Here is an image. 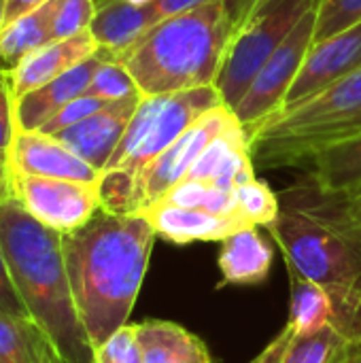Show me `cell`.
<instances>
[{
  "mask_svg": "<svg viewBox=\"0 0 361 363\" xmlns=\"http://www.w3.org/2000/svg\"><path fill=\"white\" fill-rule=\"evenodd\" d=\"M155 238L140 213L104 208L77 232L62 236L74 306L94 349L128 325Z\"/></svg>",
  "mask_w": 361,
  "mask_h": 363,
  "instance_id": "cell-1",
  "label": "cell"
},
{
  "mask_svg": "<svg viewBox=\"0 0 361 363\" xmlns=\"http://www.w3.org/2000/svg\"><path fill=\"white\" fill-rule=\"evenodd\" d=\"M0 249L28 315L64 363H91L94 347L79 319L62 234L36 221L15 198L0 206Z\"/></svg>",
  "mask_w": 361,
  "mask_h": 363,
  "instance_id": "cell-2",
  "label": "cell"
},
{
  "mask_svg": "<svg viewBox=\"0 0 361 363\" xmlns=\"http://www.w3.org/2000/svg\"><path fill=\"white\" fill-rule=\"evenodd\" d=\"M236 19L228 2H213L147 30L117 62L134 77L143 96L215 85Z\"/></svg>",
  "mask_w": 361,
  "mask_h": 363,
  "instance_id": "cell-3",
  "label": "cell"
},
{
  "mask_svg": "<svg viewBox=\"0 0 361 363\" xmlns=\"http://www.w3.org/2000/svg\"><path fill=\"white\" fill-rule=\"evenodd\" d=\"M279 198L281 213L266 230L277 240L287 270L323 285L338 304L340 328L361 340V236Z\"/></svg>",
  "mask_w": 361,
  "mask_h": 363,
  "instance_id": "cell-4",
  "label": "cell"
},
{
  "mask_svg": "<svg viewBox=\"0 0 361 363\" xmlns=\"http://www.w3.org/2000/svg\"><path fill=\"white\" fill-rule=\"evenodd\" d=\"M255 168L304 166L317 153L361 136V70L311 100L283 108L249 134Z\"/></svg>",
  "mask_w": 361,
  "mask_h": 363,
  "instance_id": "cell-5",
  "label": "cell"
},
{
  "mask_svg": "<svg viewBox=\"0 0 361 363\" xmlns=\"http://www.w3.org/2000/svg\"><path fill=\"white\" fill-rule=\"evenodd\" d=\"M221 104L223 100L215 85L143 96L115 153L102 170V208L109 213H130L132 189L140 172L191 123Z\"/></svg>",
  "mask_w": 361,
  "mask_h": 363,
  "instance_id": "cell-6",
  "label": "cell"
},
{
  "mask_svg": "<svg viewBox=\"0 0 361 363\" xmlns=\"http://www.w3.org/2000/svg\"><path fill=\"white\" fill-rule=\"evenodd\" d=\"M317 0H268L247 11L234 28L215 87L228 108L240 102L255 74Z\"/></svg>",
  "mask_w": 361,
  "mask_h": 363,
  "instance_id": "cell-7",
  "label": "cell"
},
{
  "mask_svg": "<svg viewBox=\"0 0 361 363\" xmlns=\"http://www.w3.org/2000/svg\"><path fill=\"white\" fill-rule=\"evenodd\" d=\"M315 26L317 4L302 15V19L294 26L281 47L255 74L240 102L234 106V115L243 123L247 134L283 108L285 96L302 68L306 53L315 43Z\"/></svg>",
  "mask_w": 361,
  "mask_h": 363,
  "instance_id": "cell-8",
  "label": "cell"
},
{
  "mask_svg": "<svg viewBox=\"0 0 361 363\" xmlns=\"http://www.w3.org/2000/svg\"><path fill=\"white\" fill-rule=\"evenodd\" d=\"M13 198L43 225L57 234L83 228L100 208V183L32 177L11 170Z\"/></svg>",
  "mask_w": 361,
  "mask_h": 363,
  "instance_id": "cell-9",
  "label": "cell"
},
{
  "mask_svg": "<svg viewBox=\"0 0 361 363\" xmlns=\"http://www.w3.org/2000/svg\"><path fill=\"white\" fill-rule=\"evenodd\" d=\"M236 119L226 104L211 108L196 123H191L160 157H155L136 179L130 200V213H140L153 202L162 200L196 164L202 151Z\"/></svg>",
  "mask_w": 361,
  "mask_h": 363,
  "instance_id": "cell-10",
  "label": "cell"
},
{
  "mask_svg": "<svg viewBox=\"0 0 361 363\" xmlns=\"http://www.w3.org/2000/svg\"><path fill=\"white\" fill-rule=\"evenodd\" d=\"M357 70H361V21L326 40L313 43L296 81L285 96L283 108L311 100Z\"/></svg>",
  "mask_w": 361,
  "mask_h": 363,
  "instance_id": "cell-11",
  "label": "cell"
},
{
  "mask_svg": "<svg viewBox=\"0 0 361 363\" xmlns=\"http://www.w3.org/2000/svg\"><path fill=\"white\" fill-rule=\"evenodd\" d=\"M140 215L151 223L160 238L179 247L189 242H221L238 230L255 228L238 215H219L164 200L143 208Z\"/></svg>",
  "mask_w": 361,
  "mask_h": 363,
  "instance_id": "cell-12",
  "label": "cell"
},
{
  "mask_svg": "<svg viewBox=\"0 0 361 363\" xmlns=\"http://www.w3.org/2000/svg\"><path fill=\"white\" fill-rule=\"evenodd\" d=\"M11 170L32 174V177H49V179H68L83 183H100L102 172L74 155L66 145H62L55 136H47L43 132H21L17 130L11 149H9Z\"/></svg>",
  "mask_w": 361,
  "mask_h": 363,
  "instance_id": "cell-13",
  "label": "cell"
},
{
  "mask_svg": "<svg viewBox=\"0 0 361 363\" xmlns=\"http://www.w3.org/2000/svg\"><path fill=\"white\" fill-rule=\"evenodd\" d=\"M140 98L143 96L111 102L98 113H94L91 117L83 119L81 123L57 132L55 138L62 145H66L74 155H79L83 162H87L89 166L102 172L111 155L115 153Z\"/></svg>",
  "mask_w": 361,
  "mask_h": 363,
  "instance_id": "cell-14",
  "label": "cell"
},
{
  "mask_svg": "<svg viewBox=\"0 0 361 363\" xmlns=\"http://www.w3.org/2000/svg\"><path fill=\"white\" fill-rule=\"evenodd\" d=\"M98 53V45L94 36L87 32L77 34L72 38L64 40H53L36 51H32L28 57L19 62V66L9 72L11 77V89L15 96V102L26 96L28 91H34L49 81L57 79L66 70L74 68L83 60L91 57Z\"/></svg>",
  "mask_w": 361,
  "mask_h": 363,
  "instance_id": "cell-15",
  "label": "cell"
},
{
  "mask_svg": "<svg viewBox=\"0 0 361 363\" xmlns=\"http://www.w3.org/2000/svg\"><path fill=\"white\" fill-rule=\"evenodd\" d=\"M102 57L96 53L74 68L66 70L57 79L49 81L47 85L28 91L15 102V121L17 130L21 132H36L40 130L60 108H64L74 98L83 96L89 87V81L100 66Z\"/></svg>",
  "mask_w": 361,
  "mask_h": 363,
  "instance_id": "cell-16",
  "label": "cell"
},
{
  "mask_svg": "<svg viewBox=\"0 0 361 363\" xmlns=\"http://www.w3.org/2000/svg\"><path fill=\"white\" fill-rule=\"evenodd\" d=\"M151 2L136 4L130 0H100L89 26V34L98 45L102 60H117L147 30L157 23Z\"/></svg>",
  "mask_w": 361,
  "mask_h": 363,
  "instance_id": "cell-17",
  "label": "cell"
},
{
  "mask_svg": "<svg viewBox=\"0 0 361 363\" xmlns=\"http://www.w3.org/2000/svg\"><path fill=\"white\" fill-rule=\"evenodd\" d=\"M217 266L221 283L226 285H260L268 279L272 266V247L257 232V228H245L221 240Z\"/></svg>",
  "mask_w": 361,
  "mask_h": 363,
  "instance_id": "cell-18",
  "label": "cell"
},
{
  "mask_svg": "<svg viewBox=\"0 0 361 363\" xmlns=\"http://www.w3.org/2000/svg\"><path fill=\"white\" fill-rule=\"evenodd\" d=\"M134 325L145 363H213L206 345L179 323L147 319Z\"/></svg>",
  "mask_w": 361,
  "mask_h": 363,
  "instance_id": "cell-19",
  "label": "cell"
},
{
  "mask_svg": "<svg viewBox=\"0 0 361 363\" xmlns=\"http://www.w3.org/2000/svg\"><path fill=\"white\" fill-rule=\"evenodd\" d=\"M306 183L328 196H347L361 187V136L330 147L309 160Z\"/></svg>",
  "mask_w": 361,
  "mask_h": 363,
  "instance_id": "cell-20",
  "label": "cell"
},
{
  "mask_svg": "<svg viewBox=\"0 0 361 363\" xmlns=\"http://www.w3.org/2000/svg\"><path fill=\"white\" fill-rule=\"evenodd\" d=\"M289 319L298 336L315 334L332 323L340 328V313L334 296L319 283L289 272Z\"/></svg>",
  "mask_w": 361,
  "mask_h": 363,
  "instance_id": "cell-21",
  "label": "cell"
},
{
  "mask_svg": "<svg viewBox=\"0 0 361 363\" xmlns=\"http://www.w3.org/2000/svg\"><path fill=\"white\" fill-rule=\"evenodd\" d=\"M0 363L64 362L34 319L0 311Z\"/></svg>",
  "mask_w": 361,
  "mask_h": 363,
  "instance_id": "cell-22",
  "label": "cell"
},
{
  "mask_svg": "<svg viewBox=\"0 0 361 363\" xmlns=\"http://www.w3.org/2000/svg\"><path fill=\"white\" fill-rule=\"evenodd\" d=\"M51 17H53V0L28 13L26 17L13 21L0 32V70L2 72H13L19 66V62L28 57L32 51L53 43Z\"/></svg>",
  "mask_w": 361,
  "mask_h": 363,
  "instance_id": "cell-23",
  "label": "cell"
},
{
  "mask_svg": "<svg viewBox=\"0 0 361 363\" xmlns=\"http://www.w3.org/2000/svg\"><path fill=\"white\" fill-rule=\"evenodd\" d=\"M281 196L304 206L306 211L315 213L328 223L349 234L361 236V187L347 196H328L317 191L311 183L302 181L294 189H287Z\"/></svg>",
  "mask_w": 361,
  "mask_h": 363,
  "instance_id": "cell-24",
  "label": "cell"
},
{
  "mask_svg": "<svg viewBox=\"0 0 361 363\" xmlns=\"http://www.w3.org/2000/svg\"><path fill=\"white\" fill-rule=\"evenodd\" d=\"M353 342L360 340H353L343 328L332 323L315 334H306V336L296 334L281 363H332Z\"/></svg>",
  "mask_w": 361,
  "mask_h": 363,
  "instance_id": "cell-25",
  "label": "cell"
},
{
  "mask_svg": "<svg viewBox=\"0 0 361 363\" xmlns=\"http://www.w3.org/2000/svg\"><path fill=\"white\" fill-rule=\"evenodd\" d=\"M162 200L170 202V204H179V206H189V208H202V211H211V213H219V215H238V217H243L238 213V208H236L234 191H223V189L213 187V185L204 183V181L181 179Z\"/></svg>",
  "mask_w": 361,
  "mask_h": 363,
  "instance_id": "cell-26",
  "label": "cell"
},
{
  "mask_svg": "<svg viewBox=\"0 0 361 363\" xmlns=\"http://www.w3.org/2000/svg\"><path fill=\"white\" fill-rule=\"evenodd\" d=\"M236 208L251 225L268 228L281 213V198L257 177L234 189Z\"/></svg>",
  "mask_w": 361,
  "mask_h": 363,
  "instance_id": "cell-27",
  "label": "cell"
},
{
  "mask_svg": "<svg viewBox=\"0 0 361 363\" xmlns=\"http://www.w3.org/2000/svg\"><path fill=\"white\" fill-rule=\"evenodd\" d=\"M85 94L96 96L104 102H119V100H128L134 96H143L130 70L117 60L100 62Z\"/></svg>",
  "mask_w": 361,
  "mask_h": 363,
  "instance_id": "cell-28",
  "label": "cell"
},
{
  "mask_svg": "<svg viewBox=\"0 0 361 363\" xmlns=\"http://www.w3.org/2000/svg\"><path fill=\"white\" fill-rule=\"evenodd\" d=\"M96 15V0H53L51 38L64 40L89 30Z\"/></svg>",
  "mask_w": 361,
  "mask_h": 363,
  "instance_id": "cell-29",
  "label": "cell"
},
{
  "mask_svg": "<svg viewBox=\"0 0 361 363\" xmlns=\"http://www.w3.org/2000/svg\"><path fill=\"white\" fill-rule=\"evenodd\" d=\"M361 21V0H317L315 43Z\"/></svg>",
  "mask_w": 361,
  "mask_h": 363,
  "instance_id": "cell-30",
  "label": "cell"
},
{
  "mask_svg": "<svg viewBox=\"0 0 361 363\" xmlns=\"http://www.w3.org/2000/svg\"><path fill=\"white\" fill-rule=\"evenodd\" d=\"M91 363H145L136 338V325L128 323L119 328L111 338L96 347Z\"/></svg>",
  "mask_w": 361,
  "mask_h": 363,
  "instance_id": "cell-31",
  "label": "cell"
},
{
  "mask_svg": "<svg viewBox=\"0 0 361 363\" xmlns=\"http://www.w3.org/2000/svg\"><path fill=\"white\" fill-rule=\"evenodd\" d=\"M106 104H111V102H104V100H100L96 96H89V94H83V96L74 98L72 102H68L64 108H60L38 132H43L47 136H55L57 132L68 130V128L81 123L83 119L91 117L94 113H98Z\"/></svg>",
  "mask_w": 361,
  "mask_h": 363,
  "instance_id": "cell-32",
  "label": "cell"
},
{
  "mask_svg": "<svg viewBox=\"0 0 361 363\" xmlns=\"http://www.w3.org/2000/svg\"><path fill=\"white\" fill-rule=\"evenodd\" d=\"M15 134H17V121H15V96L11 89V77L9 72L0 70V153H9Z\"/></svg>",
  "mask_w": 361,
  "mask_h": 363,
  "instance_id": "cell-33",
  "label": "cell"
},
{
  "mask_svg": "<svg viewBox=\"0 0 361 363\" xmlns=\"http://www.w3.org/2000/svg\"><path fill=\"white\" fill-rule=\"evenodd\" d=\"M0 311L9 313V315H17V317H30L11 277V270L6 266V257L0 249ZM32 319V317H30Z\"/></svg>",
  "mask_w": 361,
  "mask_h": 363,
  "instance_id": "cell-34",
  "label": "cell"
},
{
  "mask_svg": "<svg viewBox=\"0 0 361 363\" xmlns=\"http://www.w3.org/2000/svg\"><path fill=\"white\" fill-rule=\"evenodd\" d=\"M294 338H296V330L287 323L262 351H260V355L257 357H253L249 363H281L283 362V357H285V353H287V349L291 347V342H294Z\"/></svg>",
  "mask_w": 361,
  "mask_h": 363,
  "instance_id": "cell-35",
  "label": "cell"
},
{
  "mask_svg": "<svg viewBox=\"0 0 361 363\" xmlns=\"http://www.w3.org/2000/svg\"><path fill=\"white\" fill-rule=\"evenodd\" d=\"M149 2L157 19L162 21V19H168V17H174V15H181V13L213 4V2H230V0H149Z\"/></svg>",
  "mask_w": 361,
  "mask_h": 363,
  "instance_id": "cell-36",
  "label": "cell"
},
{
  "mask_svg": "<svg viewBox=\"0 0 361 363\" xmlns=\"http://www.w3.org/2000/svg\"><path fill=\"white\" fill-rule=\"evenodd\" d=\"M49 0H4V21H2V30L6 26H11L13 21L26 17L28 13L40 9Z\"/></svg>",
  "mask_w": 361,
  "mask_h": 363,
  "instance_id": "cell-37",
  "label": "cell"
},
{
  "mask_svg": "<svg viewBox=\"0 0 361 363\" xmlns=\"http://www.w3.org/2000/svg\"><path fill=\"white\" fill-rule=\"evenodd\" d=\"M13 198V179H11V162L9 153H0V206Z\"/></svg>",
  "mask_w": 361,
  "mask_h": 363,
  "instance_id": "cell-38",
  "label": "cell"
},
{
  "mask_svg": "<svg viewBox=\"0 0 361 363\" xmlns=\"http://www.w3.org/2000/svg\"><path fill=\"white\" fill-rule=\"evenodd\" d=\"M345 363H361V340L360 342H355V345L351 347V351H349V355H347V362Z\"/></svg>",
  "mask_w": 361,
  "mask_h": 363,
  "instance_id": "cell-39",
  "label": "cell"
},
{
  "mask_svg": "<svg viewBox=\"0 0 361 363\" xmlns=\"http://www.w3.org/2000/svg\"><path fill=\"white\" fill-rule=\"evenodd\" d=\"M264 2H268V0H245L243 2V9H240V13H238V17H236V21L247 13V11H251V9H255V6H260V4H264Z\"/></svg>",
  "mask_w": 361,
  "mask_h": 363,
  "instance_id": "cell-40",
  "label": "cell"
},
{
  "mask_svg": "<svg viewBox=\"0 0 361 363\" xmlns=\"http://www.w3.org/2000/svg\"><path fill=\"white\" fill-rule=\"evenodd\" d=\"M353 345H355V342H353ZM353 345H351V347H353ZM351 347H349V349H347L345 353H340V355H338V357H336V359H334V362H332V363H345V362H347V355H349Z\"/></svg>",
  "mask_w": 361,
  "mask_h": 363,
  "instance_id": "cell-41",
  "label": "cell"
},
{
  "mask_svg": "<svg viewBox=\"0 0 361 363\" xmlns=\"http://www.w3.org/2000/svg\"><path fill=\"white\" fill-rule=\"evenodd\" d=\"M2 21H4V0H0V32H2Z\"/></svg>",
  "mask_w": 361,
  "mask_h": 363,
  "instance_id": "cell-42",
  "label": "cell"
},
{
  "mask_svg": "<svg viewBox=\"0 0 361 363\" xmlns=\"http://www.w3.org/2000/svg\"><path fill=\"white\" fill-rule=\"evenodd\" d=\"M130 2H136V4H145V2H149V0H130Z\"/></svg>",
  "mask_w": 361,
  "mask_h": 363,
  "instance_id": "cell-43",
  "label": "cell"
}]
</instances>
